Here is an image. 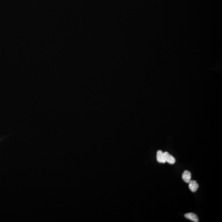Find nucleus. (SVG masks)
I'll return each instance as SVG.
<instances>
[{
  "label": "nucleus",
  "instance_id": "f03ea898",
  "mask_svg": "<svg viewBox=\"0 0 222 222\" xmlns=\"http://www.w3.org/2000/svg\"><path fill=\"white\" fill-rule=\"evenodd\" d=\"M199 187V185L197 182L194 180H192L189 183V188L192 192H195L197 191Z\"/></svg>",
  "mask_w": 222,
  "mask_h": 222
},
{
  "label": "nucleus",
  "instance_id": "7ed1b4c3",
  "mask_svg": "<svg viewBox=\"0 0 222 222\" xmlns=\"http://www.w3.org/2000/svg\"><path fill=\"white\" fill-rule=\"evenodd\" d=\"M182 179L185 182L189 183L191 179V172L188 170L185 171L182 175Z\"/></svg>",
  "mask_w": 222,
  "mask_h": 222
},
{
  "label": "nucleus",
  "instance_id": "39448f33",
  "mask_svg": "<svg viewBox=\"0 0 222 222\" xmlns=\"http://www.w3.org/2000/svg\"><path fill=\"white\" fill-rule=\"evenodd\" d=\"M184 216L187 219L193 221L194 222H199V219L197 216L194 213H187V214H185Z\"/></svg>",
  "mask_w": 222,
  "mask_h": 222
},
{
  "label": "nucleus",
  "instance_id": "f257e3e1",
  "mask_svg": "<svg viewBox=\"0 0 222 222\" xmlns=\"http://www.w3.org/2000/svg\"><path fill=\"white\" fill-rule=\"evenodd\" d=\"M164 155L166 162H168V163L171 165H173L175 163V159L173 156L170 154L169 153L167 152V151L164 152Z\"/></svg>",
  "mask_w": 222,
  "mask_h": 222
},
{
  "label": "nucleus",
  "instance_id": "20e7f679",
  "mask_svg": "<svg viewBox=\"0 0 222 222\" xmlns=\"http://www.w3.org/2000/svg\"><path fill=\"white\" fill-rule=\"evenodd\" d=\"M157 160L159 163H165L166 162L164 152L161 150H159L157 152Z\"/></svg>",
  "mask_w": 222,
  "mask_h": 222
}]
</instances>
